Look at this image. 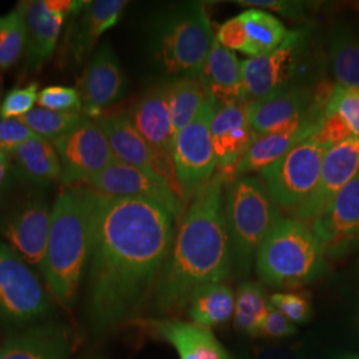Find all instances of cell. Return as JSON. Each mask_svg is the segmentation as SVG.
Returning <instances> with one entry per match:
<instances>
[{
    "instance_id": "obj_1",
    "label": "cell",
    "mask_w": 359,
    "mask_h": 359,
    "mask_svg": "<svg viewBox=\"0 0 359 359\" xmlns=\"http://www.w3.org/2000/svg\"><path fill=\"white\" fill-rule=\"evenodd\" d=\"M90 213L88 316L93 329L103 332L152 298L177 219L154 201L93 191Z\"/></svg>"
},
{
    "instance_id": "obj_2",
    "label": "cell",
    "mask_w": 359,
    "mask_h": 359,
    "mask_svg": "<svg viewBox=\"0 0 359 359\" xmlns=\"http://www.w3.org/2000/svg\"><path fill=\"white\" fill-rule=\"evenodd\" d=\"M226 181V175H215L184 212L151 298L156 310L179 311L198 289L228 278L233 265L225 221Z\"/></svg>"
},
{
    "instance_id": "obj_3",
    "label": "cell",
    "mask_w": 359,
    "mask_h": 359,
    "mask_svg": "<svg viewBox=\"0 0 359 359\" xmlns=\"http://www.w3.org/2000/svg\"><path fill=\"white\" fill-rule=\"evenodd\" d=\"M90 191L63 187L52 208L51 229L41 273L52 297L62 305L76 298L90 246Z\"/></svg>"
},
{
    "instance_id": "obj_4",
    "label": "cell",
    "mask_w": 359,
    "mask_h": 359,
    "mask_svg": "<svg viewBox=\"0 0 359 359\" xmlns=\"http://www.w3.org/2000/svg\"><path fill=\"white\" fill-rule=\"evenodd\" d=\"M283 218L259 177L240 176L231 181L226 188L225 221L231 265L240 274L250 271L261 246Z\"/></svg>"
},
{
    "instance_id": "obj_5",
    "label": "cell",
    "mask_w": 359,
    "mask_h": 359,
    "mask_svg": "<svg viewBox=\"0 0 359 359\" xmlns=\"http://www.w3.org/2000/svg\"><path fill=\"white\" fill-rule=\"evenodd\" d=\"M326 268V256L310 225L283 217L270 231L256 258L259 280L273 287L294 289L313 283Z\"/></svg>"
},
{
    "instance_id": "obj_6",
    "label": "cell",
    "mask_w": 359,
    "mask_h": 359,
    "mask_svg": "<svg viewBox=\"0 0 359 359\" xmlns=\"http://www.w3.org/2000/svg\"><path fill=\"white\" fill-rule=\"evenodd\" d=\"M215 38L205 4L191 1L163 22L154 41V57L168 75L198 79Z\"/></svg>"
},
{
    "instance_id": "obj_7",
    "label": "cell",
    "mask_w": 359,
    "mask_h": 359,
    "mask_svg": "<svg viewBox=\"0 0 359 359\" xmlns=\"http://www.w3.org/2000/svg\"><path fill=\"white\" fill-rule=\"evenodd\" d=\"M313 48L310 28L293 29L277 50L241 62L248 102L255 103L294 87L317 86L320 81L310 80Z\"/></svg>"
},
{
    "instance_id": "obj_8",
    "label": "cell",
    "mask_w": 359,
    "mask_h": 359,
    "mask_svg": "<svg viewBox=\"0 0 359 359\" xmlns=\"http://www.w3.org/2000/svg\"><path fill=\"white\" fill-rule=\"evenodd\" d=\"M329 149L313 136L259 172V179L280 209L293 212L314 191Z\"/></svg>"
},
{
    "instance_id": "obj_9",
    "label": "cell",
    "mask_w": 359,
    "mask_h": 359,
    "mask_svg": "<svg viewBox=\"0 0 359 359\" xmlns=\"http://www.w3.org/2000/svg\"><path fill=\"white\" fill-rule=\"evenodd\" d=\"M213 115L215 108L206 100L175 142L173 165L184 204L191 201L194 193L213 179L218 167L210 132Z\"/></svg>"
},
{
    "instance_id": "obj_10",
    "label": "cell",
    "mask_w": 359,
    "mask_h": 359,
    "mask_svg": "<svg viewBox=\"0 0 359 359\" xmlns=\"http://www.w3.org/2000/svg\"><path fill=\"white\" fill-rule=\"evenodd\" d=\"M50 310L38 276L13 248L0 240V316L15 322L35 321Z\"/></svg>"
},
{
    "instance_id": "obj_11",
    "label": "cell",
    "mask_w": 359,
    "mask_h": 359,
    "mask_svg": "<svg viewBox=\"0 0 359 359\" xmlns=\"http://www.w3.org/2000/svg\"><path fill=\"white\" fill-rule=\"evenodd\" d=\"M52 144L60 158L65 187L86 182L115 160L97 118L88 117Z\"/></svg>"
},
{
    "instance_id": "obj_12",
    "label": "cell",
    "mask_w": 359,
    "mask_h": 359,
    "mask_svg": "<svg viewBox=\"0 0 359 359\" xmlns=\"http://www.w3.org/2000/svg\"><path fill=\"white\" fill-rule=\"evenodd\" d=\"M83 0H29L18 4L26 26V62L39 71L52 57L65 20L86 7Z\"/></svg>"
},
{
    "instance_id": "obj_13",
    "label": "cell",
    "mask_w": 359,
    "mask_h": 359,
    "mask_svg": "<svg viewBox=\"0 0 359 359\" xmlns=\"http://www.w3.org/2000/svg\"><path fill=\"white\" fill-rule=\"evenodd\" d=\"M81 185L109 197L154 201L167 208L176 219L182 217L184 200L167 180L116 160Z\"/></svg>"
},
{
    "instance_id": "obj_14",
    "label": "cell",
    "mask_w": 359,
    "mask_h": 359,
    "mask_svg": "<svg viewBox=\"0 0 359 359\" xmlns=\"http://www.w3.org/2000/svg\"><path fill=\"white\" fill-rule=\"evenodd\" d=\"M334 86L322 80L317 86H302L248 104L249 123L257 135L285 128L314 111H325Z\"/></svg>"
},
{
    "instance_id": "obj_15",
    "label": "cell",
    "mask_w": 359,
    "mask_h": 359,
    "mask_svg": "<svg viewBox=\"0 0 359 359\" xmlns=\"http://www.w3.org/2000/svg\"><path fill=\"white\" fill-rule=\"evenodd\" d=\"M310 228L326 257L338 258L359 249V172Z\"/></svg>"
},
{
    "instance_id": "obj_16",
    "label": "cell",
    "mask_w": 359,
    "mask_h": 359,
    "mask_svg": "<svg viewBox=\"0 0 359 359\" xmlns=\"http://www.w3.org/2000/svg\"><path fill=\"white\" fill-rule=\"evenodd\" d=\"M358 172L359 139L351 136L326 152L314 191L290 213V218L310 225Z\"/></svg>"
},
{
    "instance_id": "obj_17",
    "label": "cell",
    "mask_w": 359,
    "mask_h": 359,
    "mask_svg": "<svg viewBox=\"0 0 359 359\" xmlns=\"http://www.w3.org/2000/svg\"><path fill=\"white\" fill-rule=\"evenodd\" d=\"M287 34L285 25L273 13L249 8L219 27L216 39L231 51L261 57L277 50Z\"/></svg>"
},
{
    "instance_id": "obj_18",
    "label": "cell",
    "mask_w": 359,
    "mask_h": 359,
    "mask_svg": "<svg viewBox=\"0 0 359 359\" xmlns=\"http://www.w3.org/2000/svg\"><path fill=\"white\" fill-rule=\"evenodd\" d=\"M127 6L126 0L87 1L80 13L71 16L59 53L62 67L83 63L100 36L118 23Z\"/></svg>"
},
{
    "instance_id": "obj_19",
    "label": "cell",
    "mask_w": 359,
    "mask_h": 359,
    "mask_svg": "<svg viewBox=\"0 0 359 359\" xmlns=\"http://www.w3.org/2000/svg\"><path fill=\"white\" fill-rule=\"evenodd\" d=\"M97 121L108 139L116 161L139 168L167 180L170 187L182 197L175 170L168 167L151 144L142 137V133L133 126L128 114L103 116L97 118Z\"/></svg>"
},
{
    "instance_id": "obj_20",
    "label": "cell",
    "mask_w": 359,
    "mask_h": 359,
    "mask_svg": "<svg viewBox=\"0 0 359 359\" xmlns=\"http://www.w3.org/2000/svg\"><path fill=\"white\" fill-rule=\"evenodd\" d=\"M52 210L41 198L23 203L4 218L0 231L28 265L41 269L51 229Z\"/></svg>"
},
{
    "instance_id": "obj_21",
    "label": "cell",
    "mask_w": 359,
    "mask_h": 359,
    "mask_svg": "<svg viewBox=\"0 0 359 359\" xmlns=\"http://www.w3.org/2000/svg\"><path fill=\"white\" fill-rule=\"evenodd\" d=\"M325 111H314L310 115L283 129L261 135L233 168L231 176H250L289 154L297 145L314 136L321 127Z\"/></svg>"
},
{
    "instance_id": "obj_22",
    "label": "cell",
    "mask_w": 359,
    "mask_h": 359,
    "mask_svg": "<svg viewBox=\"0 0 359 359\" xmlns=\"http://www.w3.org/2000/svg\"><path fill=\"white\" fill-rule=\"evenodd\" d=\"M83 112L99 115L104 108L117 102L126 88V77L109 43H104L95 52L77 83Z\"/></svg>"
},
{
    "instance_id": "obj_23",
    "label": "cell",
    "mask_w": 359,
    "mask_h": 359,
    "mask_svg": "<svg viewBox=\"0 0 359 359\" xmlns=\"http://www.w3.org/2000/svg\"><path fill=\"white\" fill-rule=\"evenodd\" d=\"M129 117L160 158L175 170L173 151L176 136L173 133L168 105V81L147 90L133 105Z\"/></svg>"
},
{
    "instance_id": "obj_24",
    "label": "cell",
    "mask_w": 359,
    "mask_h": 359,
    "mask_svg": "<svg viewBox=\"0 0 359 359\" xmlns=\"http://www.w3.org/2000/svg\"><path fill=\"white\" fill-rule=\"evenodd\" d=\"M198 80L215 109L234 104H249L241 62L216 38Z\"/></svg>"
},
{
    "instance_id": "obj_25",
    "label": "cell",
    "mask_w": 359,
    "mask_h": 359,
    "mask_svg": "<svg viewBox=\"0 0 359 359\" xmlns=\"http://www.w3.org/2000/svg\"><path fill=\"white\" fill-rule=\"evenodd\" d=\"M210 132L218 167L222 168V173L229 168L233 170L258 137L249 123L248 104H234L215 109Z\"/></svg>"
},
{
    "instance_id": "obj_26",
    "label": "cell",
    "mask_w": 359,
    "mask_h": 359,
    "mask_svg": "<svg viewBox=\"0 0 359 359\" xmlns=\"http://www.w3.org/2000/svg\"><path fill=\"white\" fill-rule=\"evenodd\" d=\"M139 323L154 337L175 347L180 359H233L210 329L193 322L145 320Z\"/></svg>"
},
{
    "instance_id": "obj_27",
    "label": "cell",
    "mask_w": 359,
    "mask_h": 359,
    "mask_svg": "<svg viewBox=\"0 0 359 359\" xmlns=\"http://www.w3.org/2000/svg\"><path fill=\"white\" fill-rule=\"evenodd\" d=\"M71 350L63 325H43L8 338L0 347V359H67Z\"/></svg>"
},
{
    "instance_id": "obj_28",
    "label": "cell",
    "mask_w": 359,
    "mask_h": 359,
    "mask_svg": "<svg viewBox=\"0 0 359 359\" xmlns=\"http://www.w3.org/2000/svg\"><path fill=\"white\" fill-rule=\"evenodd\" d=\"M10 157L20 172L35 182L46 184L62 181L59 154L55 145L46 139L39 136L31 139L20 145Z\"/></svg>"
},
{
    "instance_id": "obj_29",
    "label": "cell",
    "mask_w": 359,
    "mask_h": 359,
    "mask_svg": "<svg viewBox=\"0 0 359 359\" xmlns=\"http://www.w3.org/2000/svg\"><path fill=\"white\" fill-rule=\"evenodd\" d=\"M234 301V293L226 283H212L193 294L188 314L193 323L210 329L231 320Z\"/></svg>"
},
{
    "instance_id": "obj_30",
    "label": "cell",
    "mask_w": 359,
    "mask_h": 359,
    "mask_svg": "<svg viewBox=\"0 0 359 359\" xmlns=\"http://www.w3.org/2000/svg\"><path fill=\"white\" fill-rule=\"evenodd\" d=\"M206 100L205 90L198 79L177 77L168 81V105L176 137L189 126Z\"/></svg>"
},
{
    "instance_id": "obj_31",
    "label": "cell",
    "mask_w": 359,
    "mask_h": 359,
    "mask_svg": "<svg viewBox=\"0 0 359 359\" xmlns=\"http://www.w3.org/2000/svg\"><path fill=\"white\" fill-rule=\"evenodd\" d=\"M329 57L337 84L359 88V38L348 27L339 25L334 28Z\"/></svg>"
},
{
    "instance_id": "obj_32",
    "label": "cell",
    "mask_w": 359,
    "mask_h": 359,
    "mask_svg": "<svg viewBox=\"0 0 359 359\" xmlns=\"http://www.w3.org/2000/svg\"><path fill=\"white\" fill-rule=\"evenodd\" d=\"M270 302L264 287L256 283L240 285L234 301V325L238 330L257 335L259 323L264 320Z\"/></svg>"
},
{
    "instance_id": "obj_33",
    "label": "cell",
    "mask_w": 359,
    "mask_h": 359,
    "mask_svg": "<svg viewBox=\"0 0 359 359\" xmlns=\"http://www.w3.org/2000/svg\"><path fill=\"white\" fill-rule=\"evenodd\" d=\"M90 116L86 114H63L44 108H34L26 116L18 118L36 136L48 142H56L67 132L75 128Z\"/></svg>"
},
{
    "instance_id": "obj_34",
    "label": "cell",
    "mask_w": 359,
    "mask_h": 359,
    "mask_svg": "<svg viewBox=\"0 0 359 359\" xmlns=\"http://www.w3.org/2000/svg\"><path fill=\"white\" fill-rule=\"evenodd\" d=\"M26 50V26L19 10L0 16V69L11 68Z\"/></svg>"
},
{
    "instance_id": "obj_35",
    "label": "cell",
    "mask_w": 359,
    "mask_h": 359,
    "mask_svg": "<svg viewBox=\"0 0 359 359\" xmlns=\"http://www.w3.org/2000/svg\"><path fill=\"white\" fill-rule=\"evenodd\" d=\"M325 112H337L344 117L353 136L359 139V88L334 84Z\"/></svg>"
},
{
    "instance_id": "obj_36",
    "label": "cell",
    "mask_w": 359,
    "mask_h": 359,
    "mask_svg": "<svg viewBox=\"0 0 359 359\" xmlns=\"http://www.w3.org/2000/svg\"><path fill=\"white\" fill-rule=\"evenodd\" d=\"M40 108L63 114H84L81 96L76 88L51 86L39 92Z\"/></svg>"
},
{
    "instance_id": "obj_37",
    "label": "cell",
    "mask_w": 359,
    "mask_h": 359,
    "mask_svg": "<svg viewBox=\"0 0 359 359\" xmlns=\"http://www.w3.org/2000/svg\"><path fill=\"white\" fill-rule=\"evenodd\" d=\"M39 92L38 83L11 90L1 102V118H20L31 112L35 103H38Z\"/></svg>"
},
{
    "instance_id": "obj_38",
    "label": "cell",
    "mask_w": 359,
    "mask_h": 359,
    "mask_svg": "<svg viewBox=\"0 0 359 359\" xmlns=\"http://www.w3.org/2000/svg\"><path fill=\"white\" fill-rule=\"evenodd\" d=\"M269 302L294 325L308 321L311 316L310 299L304 293H274L270 295Z\"/></svg>"
},
{
    "instance_id": "obj_39",
    "label": "cell",
    "mask_w": 359,
    "mask_h": 359,
    "mask_svg": "<svg viewBox=\"0 0 359 359\" xmlns=\"http://www.w3.org/2000/svg\"><path fill=\"white\" fill-rule=\"evenodd\" d=\"M36 135L18 118L0 120V154L10 156Z\"/></svg>"
},
{
    "instance_id": "obj_40",
    "label": "cell",
    "mask_w": 359,
    "mask_h": 359,
    "mask_svg": "<svg viewBox=\"0 0 359 359\" xmlns=\"http://www.w3.org/2000/svg\"><path fill=\"white\" fill-rule=\"evenodd\" d=\"M351 136L353 133L342 116L337 112H325L321 127L313 139L330 149L334 145L345 142Z\"/></svg>"
},
{
    "instance_id": "obj_41",
    "label": "cell",
    "mask_w": 359,
    "mask_h": 359,
    "mask_svg": "<svg viewBox=\"0 0 359 359\" xmlns=\"http://www.w3.org/2000/svg\"><path fill=\"white\" fill-rule=\"evenodd\" d=\"M240 6L259 8V10H270L273 13H278L292 19H304L313 4L309 1H292V0H238L236 1Z\"/></svg>"
},
{
    "instance_id": "obj_42",
    "label": "cell",
    "mask_w": 359,
    "mask_h": 359,
    "mask_svg": "<svg viewBox=\"0 0 359 359\" xmlns=\"http://www.w3.org/2000/svg\"><path fill=\"white\" fill-rule=\"evenodd\" d=\"M297 333L293 322L289 321L281 311L270 305L264 320L259 323L257 335L266 338H286Z\"/></svg>"
},
{
    "instance_id": "obj_43",
    "label": "cell",
    "mask_w": 359,
    "mask_h": 359,
    "mask_svg": "<svg viewBox=\"0 0 359 359\" xmlns=\"http://www.w3.org/2000/svg\"><path fill=\"white\" fill-rule=\"evenodd\" d=\"M253 359H299V347H256L253 351Z\"/></svg>"
},
{
    "instance_id": "obj_44",
    "label": "cell",
    "mask_w": 359,
    "mask_h": 359,
    "mask_svg": "<svg viewBox=\"0 0 359 359\" xmlns=\"http://www.w3.org/2000/svg\"><path fill=\"white\" fill-rule=\"evenodd\" d=\"M7 168H8V158H7V156L0 154V188H1V184L4 181V177H6Z\"/></svg>"
},
{
    "instance_id": "obj_45",
    "label": "cell",
    "mask_w": 359,
    "mask_h": 359,
    "mask_svg": "<svg viewBox=\"0 0 359 359\" xmlns=\"http://www.w3.org/2000/svg\"><path fill=\"white\" fill-rule=\"evenodd\" d=\"M348 359H359V357H353V358H348Z\"/></svg>"
},
{
    "instance_id": "obj_46",
    "label": "cell",
    "mask_w": 359,
    "mask_h": 359,
    "mask_svg": "<svg viewBox=\"0 0 359 359\" xmlns=\"http://www.w3.org/2000/svg\"><path fill=\"white\" fill-rule=\"evenodd\" d=\"M0 109H1V100H0Z\"/></svg>"
}]
</instances>
